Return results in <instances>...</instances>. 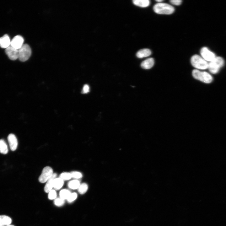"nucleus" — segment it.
Instances as JSON below:
<instances>
[{
	"label": "nucleus",
	"instance_id": "nucleus-1",
	"mask_svg": "<svg viewBox=\"0 0 226 226\" xmlns=\"http://www.w3.org/2000/svg\"><path fill=\"white\" fill-rule=\"evenodd\" d=\"M153 9L155 13L159 14H170L175 11L172 6L164 3H158L153 6Z\"/></svg>",
	"mask_w": 226,
	"mask_h": 226
},
{
	"label": "nucleus",
	"instance_id": "nucleus-2",
	"mask_svg": "<svg viewBox=\"0 0 226 226\" xmlns=\"http://www.w3.org/2000/svg\"><path fill=\"white\" fill-rule=\"evenodd\" d=\"M193 77L196 79L206 83H209L213 80V77L208 73L201 71L198 69H194L192 72Z\"/></svg>",
	"mask_w": 226,
	"mask_h": 226
},
{
	"label": "nucleus",
	"instance_id": "nucleus-3",
	"mask_svg": "<svg viewBox=\"0 0 226 226\" xmlns=\"http://www.w3.org/2000/svg\"><path fill=\"white\" fill-rule=\"evenodd\" d=\"M191 62L192 66L197 69L205 70L208 68L207 62L198 55H193L191 58Z\"/></svg>",
	"mask_w": 226,
	"mask_h": 226
},
{
	"label": "nucleus",
	"instance_id": "nucleus-4",
	"mask_svg": "<svg viewBox=\"0 0 226 226\" xmlns=\"http://www.w3.org/2000/svg\"><path fill=\"white\" fill-rule=\"evenodd\" d=\"M224 63V60L222 57H216L213 60L208 63V68L211 73L216 74L223 66Z\"/></svg>",
	"mask_w": 226,
	"mask_h": 226
},
{
	"label": "nucleus",
	"instance_id": "nucleus-5",
	"mask_svg": "<svg viewBox=\"0 0 226 226\" xmlns=\"http://www.w3.org/2000/svg\"><path fill=\"white\" fill-rule=\"evenodd\" d=\"M18 50V58L22 62L27 60L31 54V50L27 44H24Z\"/></svg>",
	"mask_w": 226,
	"mask_h": 226
},
{
	"label": "nucleus",
	"instance_id": "nucleus-6",
	"mask_svg": "<svg viewBox=\"0 0 226 226\" xmlns=\"http://www.w3.org/2000/svg\"><path fill=\"white\" fill-rule=\"evenodd\" d=\"M53 174V170L51 167L47 166L44 167L39 178V181L42 183L47 181Z\"/></svg>",
	"mask_w": 226,
	"mask_h": 226
},
{
	"label": "nucleus",
	"instance_id": "nucleus-7",
	"mask_svg": "<svg viewBox=\"0 0 226 226\" xmlns=\"http://www.w3.org/2000/svg\"><path fill=\"white\" fill-rule=\"evenodd\" d=\"M200 53L202 57L207 62H210L216 57L214 53L206 47L201 49Z\"/></svg>",
	"mask_w": 226,
	"mask_h": 226
},
{
	"label": "nucleus",
	"instance_id": "nucleus-8",
	"mask_svg": "<svg viewBox=\"0 0 226 226\" xmlns=\"http://www.w3.org/2000/svg\"><path fill=\"white\" fill-rule=\"evenodd\" d=\"M24 39L23 37L20 35H17L14 36L11 40L10 46L14 48L19 50L23 45Z\"/></svg>",
	"mask_w": 226,
	"mask_h": 226
},
{
	"label": "nucleus",
	"instance_id": "nucleus-9",
	"mask_svg": "<svg viewBox=\"0 0 226 226\" xmlns=\"http://www.w3.org/2000/svg\"><path fill=\"white\" fill-rule=\"evenodd\" d=\"M5 52L11 60H15L18 58V50L11 46L5 49Z\"/></svg>",
	"mask_w": 226,
	"mask_h": 226
},
{
	"label": "nucleus",
	"instance_id": "nucleus-10",
	"mask_svg": "<svg viewBox=\"0 0 226 226\" xmlns=\"http://www.w3.org/2000/svg\"><path fill=\"white\" fill-rule=\"evenodd\" d=\"M8 140L11 150L14 151L17 149L18 143L15 136L12 133L10 134L8 136Z\"/></svg>",
	"mask_w": 226,
	"mask_h": 226
},
{
	"label": "nucleus",
	"instance_id": "nucleus-11",
	"mask_svg": "<svg viewBox=\"0 0 226 226\" xmlns=\"http://www.w3.org/2000/svg\"><path fill=\"white\" fill-rule=\"evenodd\" d=\"M11 40L9 36L7 34L0 37V46L3 48H8L10 46Z\"/></svg>",
	"mask_w": 226,
	"mask_h": 226
},
{
	"label": "nucleus",
	"instance_id": "nucleus-12",
	"mask_svg": "<svg viewBox=\"0 0 226 226\" xmlns=\"http://www.w3.org/2000/svg\"><path fill=\"white\" fill-rule=\"evenodd\" d=\"M56 175L57 174L56 173H53L51 176L47 181L44 188V190L46 192H49L52 190L53 187V180L56 178Z\"/></svg>",
	"mask_w": 226,
	"mask_h": 226
},
{
	"label": "nucleus",
	"instance_id": "nucleus-13",
	"mask_svg": "<svg viewBox=\"0 0 226 226\" xmlns=\"http://www.w3.org/2000/svg\"><path fill=\"white\" fill-rule=\"evenodd\" d=\"M154 61L153 58H149L143 61L141 64V67L148 69L152 68L154 65Z\"/></svg>",
	"mask_w": 226,
	"mask_h": 226
},
{
	"label": "nucleus",
	"instance_id": "nucleus-14",
	"mask_svg": "<svg viewBox=\"0 0 226 226\" xmlns=\"http://www.w3.org/2000/svg\"><path fill=\"white\" fill-rule=\"evenodd\" d=\"M151 54L150 50L147 48L139 50L136 54L137 56L139 58H142L150 56Z\"/></svg>",
	"mask_w": 226,
	"mask_h": 226
},
{
	"label": "nucleus",
	"instance_id": "nucleus-15",
	"mask_svg": "<svg viewBox=\"0 0 226 226\" xmlns=\"http://www.w3.org/2000/svg\"><path fill=\"white\" fill-rule=\"evenodd\" d=\"M11 219L8 216L4 215H0V226H6L10 224Z\"/></svg>",
	"mask_w": 226,
	"mask_h": 226
},
{
	"label": "nucleus",
	"instance_id": "nucleus-16",
	"mask_svg": "<svg viewBox=\"0 0 226 226\" xmlns=\"http://www.w3.org/2000/svg\"><path fill=\"white\" fill-rule=\"evenodd\" d=\"M64 184L63 180L61 178H55L53 182V187L56 190L60 189Z\"/></svg>",
	"mask_w": 226,
	"mask_h": 226
},
{
	"label": "nucleus",
	"instance_id": "nucleus-17",
	"mask_svg": "<svg viewBox=\"0 0 226 226\" xmlns=\"http://www.w3.org/2000/svg\"><path fill=\"white\" fill-rule=\"evenodd\" d=\"M133 2L134 5L143 8L148 6L150 3L148 0H134Z\"/></svg>",
	"mask_w": 226,
	"mask_h": 226
},
{
	"label": "nucleus",
	"instance_id": "nucleus-18",
	"mask_svg": "<svg viewBox=\"0 0 226 226\" xmlns=\"http://www.w3.org/2000/svg\"><path fill=\"white\" fill-rule=\"evenodd\" d=\"M8 152L7 145L5 141L3 139L0 140V153L3 154H6Z\"/></svg>",
	"mask_w": 226,
	"mask_h": 226
},
{
	"label": "nucleus",
	"instance_id": "nucleus-19",
	"mask_svg": "<svg viewBox=\"0 0 226 226\" xmlns=\"http://www.w3.org/2000/svg\"><path fill=\"white\" fill-rule=\"evenodd\" d=\"M80 182L77 180H74L69 181L68 184V187L73 189H75L79 188L80 186Z\"/></svg>",
	"mask_w": 226,
	"mask_h": 226
},
{
	"label": "nucleus",
	"instance_id": "nucleus-20",
	"mask_svg": "<svg viewBox=\"0 0 226 226\" xmlns=\"http://www.w3.org/2000/svg\"><path fill=\"white\" fill-rule=\"evenodd\" d=\"M71 193L67 189H63L60 192V195L61 198L63 199H67Z\"/></svg>",
	"mask_w": 226,
	"mask_h": 226
},
{
	"label": "nucleus",
	"instance_id": "nucleus-21",
	"mask_svg": "<svg viewBox=\"0 0 226 226\" xmlns=\"http://www.w3.org/2000/svg\"><path fill=\"white\" fill-rule=\"evenodd\" d=\"M88 189V185L85 183H83L80 185L78 188V191L81 194L85 193Z\"/></svg>",
	"mask_w": 226,
	"mask_h": 226
},
{
	"label": "nucleus",
	"instance_id": "nucleus-22",
	"mask_svg": "<svg viewBox=\"0 0 226 226\" xmlns=\"http://www.w3.org/2000/svg\"><path fill=\"white\" fill-rule=\"evenodd\" d=\"M72 177L71 173L64 172L60 175V178L63 180H69Z\"/></svg>",
	"mask_w": 226,
	"mask_h": 226
},
{
	"label": "nucleus",
	"instance_id": "nucleus-23",
	"mask_svg": "<svg viewBox=\"0 0 226 226\" xmlns=\"http://www.w3.org/2000/svg\"><path fill=\"white\" fill-rule=\"evenodd\" d=\"M72 177L76 179L81 178L82 176V174L80 172L78 171H73L70 173Z\"/></svg>",
	"mask_w": 226,
	"mask_h": 226
},
{
	"label": "nucleus",
	"instance_id": "nucleus-24",
	"mask_svg": "<svg viewBox=\"0 0 226 226\" xmlns=\"http://www.w3.org/2000/svg\"><path fill=\"white\" fill-rule=\"evenodd\" d=\"M64 200L61 198H56L54 201L55 205L58 206H62L64 204Z\"/></svg>",
	"mask_w": 226,
	"mask_h": 226
},
{
	"label": "nucleus",
	"instance_id": "nucleus-25",
	"mask_svg": "<svg viewBox=\"0 0 226 226\" xmlns=\"http://www.w3.org/2000/svg\"><path fill=\"white\" fill-rule=\"evenodd\" d=\"M77 196V194L76 193H71L68 197L67 201L69 202H71L75 200Z\"/></svg>",
	"mask_w": 226,
	"mask_h": 226
},
{
	"label": "nucleus",
	"instance_id": "nucleus-26",
	"mask_svg": "<svg viewBox=\"0 0 226 226\" xmlns=\"http://www.w3.org/2000/svg\"><path fill=\"white\" fill-rule=\"evenodd\" d=\"M56 196V192L54 190H52L49 192L48 198L51 200L54 199Z\"/></svg>",
	"mask_w": 226,
	"mask_h": 226
},
{
	"label": "nucleus",
	"instance_id": "nucleus-27",
	"mask_svg": "<svg viewBox=\"0 0 226 226\" xmlns=\"http://www.w3.org/2000/svg\"><path fill=\"white\" fill-rule=\"evenodd\" d=\"M89 91V87L88 84H85L83 88L82 93L83 94H86Z\"/></svg>",
	"mask_w": 226,
	"mask_h": 226
},
{
	"label": "nucleus",
	"instance_id": "nucleus-28",
	"mask_svg": "<svg viewBox=\"0 0 226 226\" xmlns=\"http://www.w3.org/2000/svg\"><path fill=\"white\" fill-rule=\"evenodd\" d=\"M170 1L172 4L175 5H180L182 2L181 0H171Z\"/></svg>",
	"mask_w": 226,
	"mask_h": 226
},
{
	"label": "nucleus",
	"instance_id": "nucleus-29",
	"mask_svg": "<svg viewBox=\"0 0 226 226\" xmlns=\"http://www.w3.org/2000/svg\"><path fill=\"white\" fill-rule=\"evenodd\" d=\"M155 1H156V2H159V3L160 2H161L162 1H163V0H155Z\"/></svg>",
	"mask_w": 226,
	"mask_h": 226
},
{
	"label": "nucleus",
	"instance_id": "nucleus-30",
	"mask_svg": "<svg viewBox=\"0 0 226 226\" xmlns=\"http://www.w3.org/2000/svg\"><path fill=\"white\" fill-rule=\"evenodd\" d=\"M6 226H14L13 225L9 224V225H7Z\"/></svg>",
	"mask_w": 226,
	"mask_h": 226
}]
</instances>
